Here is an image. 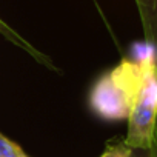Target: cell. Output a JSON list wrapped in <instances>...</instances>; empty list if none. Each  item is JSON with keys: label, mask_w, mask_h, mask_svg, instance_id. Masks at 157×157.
Wrapping results in <instances>:
<instances>
[{"label": "cell", "mask_w": 157, "mask_h": 157, "mask_svg": "<svg viewBox=\"0 0 157 157\" xmlns=\"http://www.w3.org/2000/svg\"><path fill=\"white\" fill-rule=\"evenodd\" d=\"M152 57L154 54L140 59H123L102 74L90 91L91 111L103 120H126Z\"/></svg>", "instance_id": "1"}, {"label": "cell", "mask_w": 157, "mask_h": 157, "mask_svg": "<svg viewBox=\"0 0 157 157\" xmlns=\"http://www.w3.org/2000/svg\"><path fill=\"white\" fill-rule=\"evenodd\" d=\"M126 120L128 132L123 142L132 149L151 148L157 132V56L148 63L140 90Z\"/></svg>", "instance_id": "2"}, {"label": "cell", "mask_w": 157, "mask_h": 157, "mask_svg": "<svg viewBox=\"0 0 157 157\" xmlns=\"http://www.w3.org/2000/svg\"><path fill=\"white\" fill-rule=\"evenodd\" d=\"M134 2L140 16L145 40L154 48L157 56V0H134Z\"/></svg>", "instance_id": "3"}, {"label": "cell", "mask_w": 157, "mask_h": 157, "mask_svg": "<svg viewBox=\"0 0 157 157\" xmlns=\"http://www.w3.org/2000/svg\"><path fill=\"white\" fill-rule=\"evenodd\" d=\"M0 157H29L16 142L0 132Z\"/></svg>", "instance_id": "4"}, {"label": "cell", "mask_w": 157, "mask_h": 157, "mask_svg": "<svg viewBox=\"0 0 157 157\" xmlns=\"http://www.w3.org/2000/svg\"><path fill=\"white\" fill-rule=\"evenodd\" d=\"M131 152L132 148H129L125 142H120L116 145H108L99 157H131Z\"/></svg>", "instance_id": "5"}, {"label": "cell", "mask_w": 157, "mask_h": 157, "mask_svg": "<svg viewBox=\"0 0 157 157\" xmlns=\"http://www.w3.org/2000/svg\"><path fill=\"white\" fill-rule=\"evenodd\" d=\"M131 157H155V154H154L152 148H146V149H143V148H136V149H132Z\"/></svg>", "instance_id": "6"}, {"label": "cell", "mask_w": 157, "mask_h": 157, "mask_svg": "<svg viewBox=\"0 0 157 157\" xmlns=\"http://www.w3.org/2000/svg\"><path fill=\"white\" fill-rule=\"evenodd\" d=\"M151 148H152V151H154V154H155V157H157V132H155V136H154V139H152Z\"/></svg>", "instance_id": "7"}]
</instances>
